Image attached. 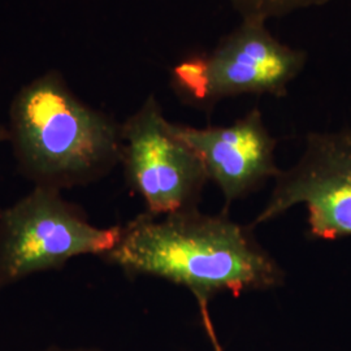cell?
I'll return each instance as SVG.
<instances>
[{
	"label": "cell",
	"instance_id": "1",
	"mask_svg": "<svg viewBox=\"0 0 351 351\" xmlns=\"http://www.w3.org/2000/svg\"><path fill=\"white\" fill-rule=\"evenodd\" d=\"M130 276H152L189 289L198 304L219 293L236 297L284 284V271L252 234L226 215L189 208L164 216L145 213L121 226L101 256Z\"/></svg>",
	"mask_w": 351,
	"mask_h": 351
},
{
	"label": "cell",
	"instance_id": "2",
	"mask_svg": "<svg viewBox=\"0 0 351 351\" xmlns=\"http://www.w3.org/2000/svg\"><path fill=\"white\" fill-rule=\"evenodd\" d=\"M5 126L17 169L33 186H86L121 164V124L80 99L56 69L20 88Z\"/></svg>",
	"mask_w": 351,
	"mask_h": 351
},
{
	"label": "cell",
	"instance_id": "3",
	"mask_svg": "<svg viewBox=\"0 0 351 351\" xmlns=\"http://www.w3.org/2000/svg\"><path fill=\"white\" fill-rule=\"evenodd\" d=\"M306 63L307 53L277 39L267 21L246 17L210 52L176 64L171 86L198 107L239 95L284 97Z\"/></svg>",
	"mask_w": 351,
	"mask_h": 351
},
{
	"label": "cell",
	"instance_id": "4",
	"mask_svg": "<svg viewBox=\"0 0 351 351\" xmlns=\"http://www.w3.org/2000/svg\"><path fill=\"white\" fill-rule=\"evenodd\" d=\"M121 237V226L99 228L62 191L33 186L0 210V291L26 277L59 269L82 255L103 256Z\"/></svg>",
	"mask_w": 351,
	"mask_h": 351
},
{
	"label": "cell",
	"instance_id": "5",
	"mask_svg": "<svg viewBox=\"0 0 351 351\" xmlns=\"http://www.w3.org/2000/svg\"><path fill=\"white\" fill-rule=\"evenodd\" d=\"M121 164L129 186L152 216L197 208L208 177L197 154L178 138L155 95L121 124Z\"/></svg>",
	"mask_w": 351,
	"mask_h": 351
},
{
	"label": "cell",
	"instance_id": "6",
	"mask_svg": "<svg viewBox=\"0 0 351 351\" xmlns=\"http://www.w3.org/2000/svg\"><path fill=\"white\" fill-rule=\"evenodd\" d=\"M298 204L307 210L314 239L351 237V128L310 133L300 160L277 176L269 199L250 226L272 221Z\"/></svg>",
	"mask_w": 351,
	"mask_h": 351
},
{
	"label": "cell",
	"instance_id": "7",
	"mask_svg": "<svg viewBox=\"0 0 351 351\" xmlns=\"http://www.w3.org/2000/svg\"><path fill=\"white\" fill-rule=\"evenodd\" d=\"M172 129L197 154L208 180L220 189L226 204L243 198L281 173L275 160L276 139L258 108L230 125L194 128L172 123Z\"/></svg>",
	"mask_w": 351,
	"mask_h": 351
},
{
	"label": "cell",
	"instance_id": "8",
	"mask_svg": "<svg viewBox=\"0 0 351 351\" xmlns=\"http://www.w3.org/2000/svg\"><path fill=\"white\" fill-rule=\"evenodd\" d=\"M332 0H229L242 19L255 17L268 21L290 13L326 5Z\"/></svg>",
	"mask_w": 351,
	"mask_h": 351
},
{
	"label": "cell",
	"instance_id": "9",
	"mask_svg": "<svg viewBox=\"0 0 351 351\" xmlns=\"http://www.w3.org/2000/svg\"><path fill=\"white\" fill-rule=\"evenodd\" d=\"M201 308L202 320H203V326L206 328V332L208 335V337L213 342V349L215 351H223V346L220 343V341L216 336V332L213 329V322H211V316L208 314V306H199Z\"/></svg>",
	"mask_w": 351,
	"mask_h": 351
},
{
	"label": "cell",
	"instance_id": "10",
	"mask_svg": "<svg viewBox=\"0 0 351 351\" xmlns=\"http://www.w3.org/2000/svg\"><path fill=\"white\" fill-rule=\"evenodd\" d=\"M37 351H107L99 348H91V346H49L46 349Z\"/></svg>",
	"mask_w": 351,
	"mask_h": 351
},
{
	"label": "cell",
	"instance_id": "11",
	"mask_svg": "<svg viewBox=\"0 0 351 351\" xmlns=\"http://www.w3.org/2000/svg\"><path fill=\"white\" fill-rule=\"evenodd\" d=\"M8 142V132H7V126L3 123H0V145ZM1 210V208H0Z\"/></svg>",
	"mask_w": 351,
	"mask_h": 351
}]
</instances>
